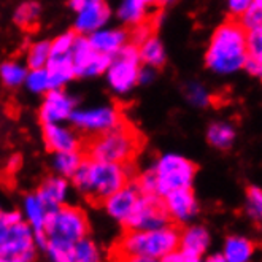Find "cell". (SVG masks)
Wrapping results in <instances>:
<instances>
[{
    "label": "cell",
    "instance_id": "23",
    "mask_svg": "<svg viewBox=\"0 0 262 262\" xmlns=\"http://www.w3.org/2000/svg\"><path fill=\"white\" fill-rule=\"evenodd\" d=\"M254 254V243L243 237H229L224 245L227 262H250Z\"/></svg>",
    "mask_w": 262,
    "mask_h": 262
},
{
    "label": "cell",
    "instance_id": "44",
    "mask_svg": "<svg viewBox=\"0 0 262 262\" xmlns=\"http://www.w3.org/2000/svg\"><path fill=\"white\" fill-rule=\"evenodd\" d=\"M257 2H260V4H262V0H257Z\"/></svg>",
    "mask_w": 262,
    "mask_h": 262
},
{
    "label": "cell",
    "instance_id": "11",
    "mask_svg": "<svg viewBox=\"0 0 262 262\" xmlns=\"http://www.w3.org/2000/svg\"><path fill=\"white\" fill-rule=\"evenodd\" d=\"M126 118L116 108V106H100V108L89 110H75L70 115V121L76 129L86 130L89 134L108 130Z\"/></svg>",
    "mask_w": 262,
    "mask_h": 262
},
{
    "label": "cell",
    "instance_id": "7",
    "mask_svg": "<svg viewBox=\"0 0 262 262\" xmlns=\"http://www.w3.org/2000/svg\"><path fill=\"white\" fill-rule=\"evenodd\" d=\"M108 81L110 86L124 94L130 91L138 81L140 73V54L135 43H126L122 48L112 57V64L108 66Z\"/></svg>",
    "mask_w": 262,
    "mask_h": 262
},
{
    "label": "cell",
    "instance_id": "10",
    "mask_svg": "<svg viewBox=\"0 0 262 262\" xmlns=\"http://www.w3.org/2000/svg\"><path fill=\"white\" fill-rule=\"evenodd\" d=\"M113 56L97 53L91 46L89 40L78 34L72 50V60L76 76H94L103 73L112 64Z\"/></svg>",
    "mask_w": 262,
    "mask_h": 262
},
{
    "label": "cell",
    "instance_id": "15",
    "mask_svg": "<svg viewBox=\"0 0 262 262\" xmlns=\"http://www.w3.org/2000/svg\"><path fill=\"white\" fill-rule=\"evenodd\" d=\"M73 105H75L73 99L69 97L66 92H62L60 89H51L40 110V118L43 121V124L69 119L73 112Z\"/></svg>",
    "mask_w": 262,
    "mask_h": 262
},
{
    "label": "cell",
    "instance_id": "38",
    "mask_svg": "<svg viewBox=\"0 0 262 262\" xmlns=\"http://www.w3.org/2000/svg\"><path fill=\"white\" fill-rule=\"evenodd\" d=\"M253 4V0H229V8L234 14H242Z\"/></svg>",
    "mask_w": 262,
    "mask_h": 262
},
{
    "label": "cell",
    "instance_id": "12",
    "mask_svg": "<svg viewBox=\"0 0 262 262\" xmlns=\"http://www.w3.org/2000/svg\"><path fill=\"white\" fill-rule=\"evenodd\" d=\"M164 207L170 220L177 223H186L195 216L197 213V200L191 188L175 189L162 197Z\"/></svg>",
    "mask_w": 262,
    "mask_h": 262
},
{
    "label": "cell",
    "instance_id": "22",
    "mask_svg": "<svg viewBox=\"0 0 262 262\" xmlns=\"http://www.w3.org/2000/svg\"><path fill=\"white\" fill-rule=\"evenodd\" d=\"M246 43H248V59L245 67L250 73L262 76V27L246 32Z\"/></svg>",
    "mask_w": 262,
    "mask_h": 262
},
{
    "label": "cell",
    "instance_id": "9",
    "mask_svg": "<svg viewBox=\"0 0 262 262\" xmlns=\"http://www.w3.org/2000/svg\"><path fill=\"white\" fill-rule=\"evenodd\" d=\"M170 224V216L164 207L162 197L140 195L138 202L124 223L126 230H151Z\"/></svg>",
    "mask_w": 262,
    "mask_h": 262
},
{
    "label": "cell",
    "instance_id": "18",
    "mask_svg": "<svg viewBox=\"0 0 262 262\" xmlns=\"http://www.w3.org/2000/svg\"><path fill=\"white\" fill-rule=\"evenodd\" d=\"M130 34L121 29H113V30L99 29L96 32H92L88 40L97 53H102L106 56H115L122 46L127 43Z\"/></svg>",
    "mask_w": 262,
    "mask_h": 262
},
{
    "label": "cell",
    "instance_id": "40",
    "mask_svg": "<svg viewBox=\"0 0 262 262\" xmlns=\"http://www.w3.org/2000/svg\"><path fill=\"white\" fill-rule=\"evenodd\" d=\"M94 2H102V0H70V4L75 10H80L81 7H84L88 4H94Z\"/></svg>",
    "mask_w": 262,
    "mask_h": 262
},
{
    "label": "cell",
    "instance_id": "3",
    "mask_svg": "<svg viewBox=\"0 0 262 262\" xmlns=\"http://www.w3.org/2000/svg\"><path fill=\"white\" fill-rule=\"evenodd\" d=\"M207 66L220 75H229L245 67L248 59L246 30L240 23L227 21L213 34L208 51Z\"/></svg>",
    "mask_w": 262,
    "mask_h": 262
},
{
    "label": "cell",
    "instance_id": "32",
    "mask_svg": "<svg viewBox=\"0 0 262 262\" xmlns=\"http://www.w3.org/2000/svg\"><path fill=\"white\" fill-rule=\"evenodd\" d=\"M240 24L246 32L262 27V4L257 0H253V4L242 13Z\"/></svg>",
    "mask_w": 262,
    "mask_h": 262
},
{
    "label": "cell",
    "instance_id": "41",
    "mask_svg": "<svg viewBox=\"0 0 262 262\" xmlns=\"http://www.w3.org/2000/svg\"><path fill=\"white\" fill-rule=\"evenodd\" d=\"M205 262H227V260L224 259V256H220V254H216V256H211V257H208Z\"/></svg>",
    "mask_w": 262,
    "mask_h": 262
},
{
    "label": "cell",
    "instance_id": "21",
    "mask_svg": "<svg viewBox=\"0 0 262 262\" xmlns=\"http://www.w3.org/2000/svg\"><path fill=\"white\" fill-rule=\"evenodd\" d=\"M208 243H210V235L207 230L204 227L194 226L181 232L178 248L200 257L208 248Z\"/></svg>",
    "mask_w": 262,
    "mask_h": 262
},
{
    "label": "cell",
    "instance_id": "2",
    "mask_svg": "<svg viewBox=\"0 0 262 262\" xmlns=\"http://www.w3.org/2000/svg\"><path fill=\"white\" fill-rule=\"evenodd\" d=\"M72 181L89 202L103 205L112 194L127 184L129 170L127 165L84 158L72 175Z\"/></svg>",
    "mask_w": 262,
    "mask_h": 262
},
{
    "label": "cell",
    "instance_id": "27",
    "mask_svg": "<svg viewBox=\"0 0 262 262\" xmlns=\"http://www.w3.org/2000/svg\"><path fill=\"white\" fill-rule=\"evenodd\" d=\"M84 156L80 151H66V152H56L54 158V168L60 177H72L76 168L83 162Z\"/></svg>",
    "mask_w": 262,
    "mask_h": 262
},
{
    "label": "cell",
    "instance_id": "1",
    "mask_svg": "<svg viewBox=\"0 0 262 262\" xmlns=\"http://www.w3.org/2000/svg\"><path fill=\"white\" fill-rule=\"evenodd\" d=\"M143 142L142 134L124 119L108 130L89 134L80 149L88 159L129 165L140 154Z\"/></svg>",
    "mask_w": 262,
    "mask_h": 262
},
{
    "label": "cell",
    "instance_id": "24",
    "mask_svg": "<svg viewBox=\"0 0 262 262\" xmlns=\"http://www.w3.org/2000/svg\"><path fill=\"white\" fill-rule=\"evenodd\" d=\"M138 54H140V60H143L148 67H161L165 62L164 46L152 35H149L146 40L140 43V46H138Z\"/></svg>",
    "mask_w": 262,
    "mask_h": 262
},
{
    "label": "cell",
    "instance_id": "13",
    "mask_svg": "<svg viewBox=\"0 0 262 262\" xmlns=\"http://www.w3.org/2000/svg\"><path fill=\"white\" fill-rule=\"evenodd\" d=\"M140 195L142 194L135 184L127 183L126 186H122L121 189H118L115 194H112L106 199L103 202V207L113 220L124 224L130 216V213L134 211Z\"/></svg>",
    "mask_w": 262,
    "mask_h": 262
},
{
    "label": "cell",
    "instance_id": "6",
    "mask_svg": "<svg viewBox=\"0 0 262 262\" xmlns=\"http://www.w3.org/2000/svg\"><path fill=\"white\" fill-rule=\"evenodd\" d=\"M152 170L158 181V195L164 197L170 191L191 188L195 175V165L177 154H165L158 161Z\"/></svg>",
    "mask_w": 262,
    "mask_h": 262
},
{
    "label": "cell",
    "instance_id": "35",
    "mask_svg": "<svg viewBox=\"0 0 262 262\" xmlns=\"http://www.w3.org/2000/svg\"><path fill=\"white\" fill-rule=\"evenodd\" d=\"M78 37L76 32H67L64 35L57 37L53 43H51V56H67L72 54L75 40Z\"/></svg>",
    "mask_w": 262,
    "mask_h": 262
},
{
    "label": "cell",
    "instance_id": "14",
    "mask_svg": "<svg viewBox=\"0 0 262 262\" xmlns=\"http://www.w3.org/2000/svg\"><path fill=\"white\" fill-rule=\"evenodd\" d=\"M43 138L48 149L53 152L80 151L81 148V138L72 129L59 126L57 122L43 124Z\"/></svg>",
    "mask_w": 262,
    "mask_h": 262
},
{
    "label": "cell",
    "instance_id": "34",
    "mask_svg": "<svg viewBox=\"0 0 262 262\" xmlns=\"http://www.w3.org/2000/svg\"><path fill=\"white\" fill-rule=\"evenodd\" d=\"M246 213L254 221H262V189L251 186L246 191Z\"/></svg>",
    "mask_w": 262,
    "mask_h": 262
},
{
    "label": "cell",
    "instance_id": "43",
    "mask_svg": "<svg viewBox=\"0 0 262 262\" xmlns=\"http://www.w3.org/2000/svg\"><path fill=\"white\" fill-rule=\"evenodd\" d=\"M170 2H173V0H162V4H170Z\"/></svg>",
    "mask_w": 262,
    "mask_h": 262
},
{
    "label": "cell",
    "instance_id": "31",
    "mask_svg": "<svg viewBox=\"0 0 262 262\" xmlns=\"http://www.w3.org/2000/svg\"><path fill=\"white\" fill-rule=\"evenodd\" d=\"M0 76H2V81L10 86V88H16L26 81V70L16 62H5L0 67Z\"/></svg>",
    "mask_w": 262,
    "mask_h": 262
},
{
    "label": "cell",
    "instance_id": "28",
    "mask_svg": "<svg viewBox=\"0 0 262 262\" xmlns=\"http://www.w3.org/2000/svg\"><path fill=\"white\" fill-rule=\"evenodd\" d=\"M208 142L216 146L220 149H226L235 140V130L230 127L226 122H214L208 127V134H207Z\"/></svg>",
    "mask_w": 262,
    "mask_h": 262
},
{
    "label": "cell",
    "instance_id": "30",
    "mask_svg": "<svg viewBox=\"0 0 262 262\" xmlns=\"http://www.w3.org/2000/svg\"><path fill=\"white\" fill-rule=\"evenodd\" d=\"M51 57V43L50 41H38L32 45V48L29 51V67L30 69H45Z\"/></svg>",
    "mask_w": 262,
    "mask_h": 262
},
{
    "label": "cell",
    "instance_id": "33",
    "mask_svg": "<svg viewBox=\"0 0 262 262\" xmlns=\"http://www.w3.org/2000/svg\"><path fill=\"white\" fill-rule=\"evenodd\" d=\"M27 88L32 92H45L51 91V81L50 75L46 69H34L27 76H26Z\"/></svg>",
    "mask_w": 262,
    "mask_h": 262
},
{
    "label": "cell",
    "instance_id": "36",
    "mask_svg": "<svg viewBox=\"0 0 262 262\" xmlns=\"http://www.w3.org/2000/svg\"><path fill=\"white\" fill-rule=\"evenodd\" d=\"M188 99L194 103V105H207L208 103V94L207 91L200 86V84H189L188 89Z\"/></svg>",
    "mask_w": 262,
    "mask_h": 262
},
{
    "label": "cell",
    "instance_id": "4",
    "mask_svg": "<svg viewBox=\"0 0 262 262\" xmlns=\"http://www.w3.org/2000/svg\"><path fill=\"white\" fill-rule=\"evenodd\" d=\"M180 229L170 224L151 230H126L112 248V256L162 259L180 246Z\"/></svg>",
    "mask_w": 262,
    "mask_h": 262
},
{
    "label": "cell",
    "instance_id": "17",
    "mask_svg": "<svg viewBox=\"0 0 262 262\" xmlns=\"http://www.w3.org/2000/svg\"><path fill=\"white\" fill-rule=\"evenodd\" d=\"M24 213L27 218V224L34 230L35 243L40 248L45 250V246H46L45 223H46V216H48V208L43 205V202L37 194H30L24 200Z\"/></svg>",
    "mask_w": 262,
    "mask_h": 262
},
{
    "label": "cell",
    "instance_id": "29",
    "mask_svg": "<svg viewBox=\"0 0 262 262\" xmlns=\"http://www.w3.org/2000/svg\"><path fill=\"white\" fill-rule=\"evenodd\" d=\"M72 262H100V253L94 242L88 237L73 243Z\"/></svg>",
    "mask_w": 262,
    "mask_h": 262
},
{
    "label": "cell",
    "instance_id": "19",
    "mask_svg": "<svg viewBox=\"0 0 262 262\" xmlns=\"http://www.w3.org/2000/svg\"><path fill=\"white\" fill-rule=\"evenodd\" d=\"M69 194V183L64 177H51L45 180L40 189L37 191V195L43 202V205L48 208V211L64 205Z\"/></svg>",
    "mask_w": 262,
    "mask_h": 262
},
{
    "label": "cell",
    "instance_id": "8",
    "mask_svg": "<svg viewBox=\"0 0 262 262\" xmlns=\"http://www.w3.org/2000/svg\"><path fill=\"white\" fill-rule=\"evenodd\" d=\"M35 257V235L23 220L10 226L0 242V262H32Z\"/></svg>",
    "mask_w": 262,
    "mask_h": 262
},
{
    "label": "cell",
    "instance_id": "39",
    "mask_svg": "<svg viewBox=\"0 0 262 262\" xmlns=\"http://www.w3.org/2000/svg\"><path fill=\"white\" fill-rule=\"evenodd\" d=\"M113 262H161V259L140 257V256H112Z\"/></svg>",
    "mask_w": 262,
    "mask_h": 262
},
{
    "label": "cell",
    "instance_id": "25",
    "mask_svg": "<svg viewBox=\"0 0 262 262\" xmlns=\"http://www.w3.org/2000/svg\"><path fill=\"white\" fill-rule=\"evenodd\" d=\"M118 16L122 23L130 24V26H138L145 23V4L142 0H122Z\"/></svg>",
    "mask_w": 262,
    "mask_h": 262
},
{
    "label": "cell",
    "instance_id": "37",
    "mask_svg": "<svg viewBox=\"0 0 262 262\" xmlns=\"http://www.w3.org/2000/svg\"><path fill=\"white\" fill-rule=\"evenodd\" d=\"M161 262H200L199 256H194L191 253L183 251L181 248H177L173 251H170L168 254H165Z\"/></svg>",
    "mask_w": 262,
    "mask_h": 262
},
{
    "label": "cell",
    "instance_id": "42",
    "mask_svg": "<svg viewBox=\"0 0 262 262\" xmlns=\"http://www.w3.org/2000/svg\"><path fill=\"white\" fill-rule=\"evenodd\" d=\"M142 2L145 4V5H151V4H162V0H142Z\"/></svg>",
    "mask_w": 262,
    "mask_h": 262
},
{
    "label": "cell",
    "instance_id": "5",
    "mask_svg": "<svg viewBox=\"0 0 262 262\" xmlns=\"http://www.w3.org/2000/svg\"><path fill=\"white\" fill-rule=\"evenodd\" d=\"M89 232L86 213L78 207L60 205L48 211L45 223V237L48 240L75 243L84 238Z\"/></svg>",
    "mask_w": 262,
    "mask_h": 262
},
{
    "label": "cell",
    "instance_id": "20",
    "mask_svg": "<svg viewBox=\"0 0 262 262\" xmlns=\"http://www.w3.org/2000/svg\"><path fill=\"white\" fill-rule=\"evenodd\" d=\"M46 72L50 75L51 89L62 88L75 76V67L72 54L67 56H51L48 64H46Z\"/></svg>",
    "mask_w": 262,
    "mask_h": 262
},
{
    "label": "cell",
    "instance_id": "26",
    "mask_svg": "<svg viewBox=\"0 0 262 262\" xmlns=\"http://www.w3.org/2000/svg\"><path fill=\"white\" fill-rule=\"evenodd\" d=\"M38 18H40V5L34 0L24 2L18 7L14 13V21L16 24L26 30H35L38 27Z\"/></svg>",
    "mask_w": 262,
    "mask_h": 262
},
{
    "label": "cell",
    "instance_id": "16",
    "mask_svg": "<svg viewBox=\"0 0 262 262\" xmlns=\"http://www.w3.org/2000/svg\"><path fill=\"white\" fill-rule=\"evenodd\" d=\"M76 11H78V18H76L75 29L80 35L96 32L110 18V8L103 2L88 4Z\"/></svg>",
    "mask_w": 262,
    "mask_h": 262
}]
</instances>
